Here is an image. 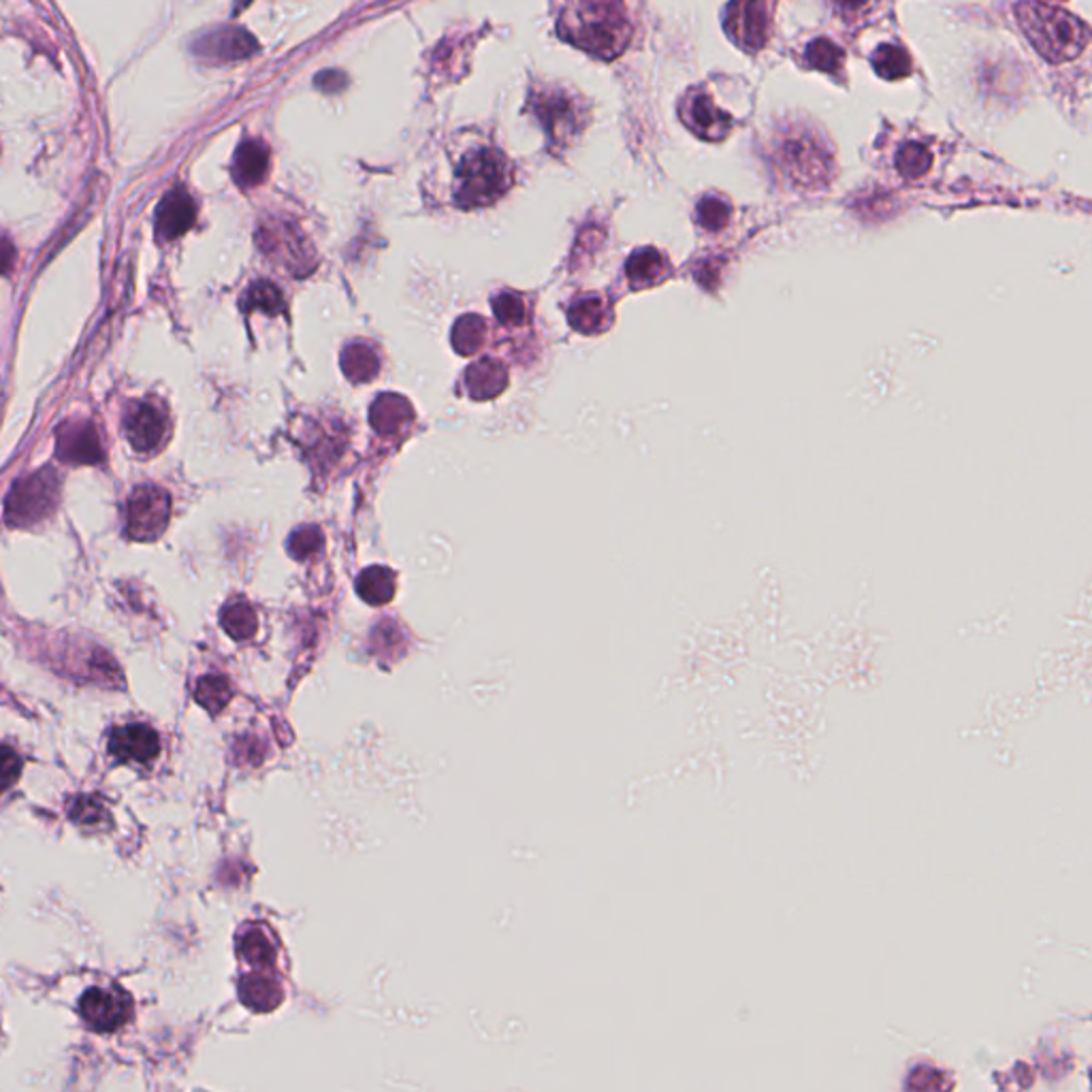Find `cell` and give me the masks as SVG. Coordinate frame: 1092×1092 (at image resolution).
I'll return each instance as SVG.
<instances>
[{
    "label": "cell",
    "instance_id": "obj_10",
    "mask_svg": "<svg viewBox=\"0 0 1092 1092\" xmlns=\"http://www.w3.org/2000/svg\"><path fill=\"white\" fill-rule=\"evenodd\" d=\"M532 107L555 144H566L581 131V112L564 90H534Z\"/></svg>",
    "mask_w": 1092,
    "mask_h": 1092
},
{
    "label": "cell",
    "instance_id": "obj_13",
    "mask_svg": "<svg viewBox=\"0 0 1092 1092\" xmlns=\"http://www.w3.org/2000/svg\"><path fill=\"white\" fill-rule=\"evenodd\" d=\"M110 750L120 762L150 765L161 754V741L150 725L131 723L112 735Z\"/></svg>",
    "mask_w": 1092,
    "mask_h": 1092
},
{
    "label": "cell",
    "instance_id": "obj_15",
    "mask_svg": "<svg viewBox=\"0 0 1092 1092\" xmlns=\"http://www.w3.org/2000/svg\"><path fill=\"white\" fill-rule=\"evenodd\" d=\"M197 220V203L184 188L167 192L156 209V235L163 241L182 237Z\"/></svg>",
    "mask_w": 1092,
    "mask_h": 1092
},
{
    "label": "cell",
    "instance_id": "obj_3",
    "mask_svg": "<svg viewBox=\"0 0 1092 1092\" xmlns=\"http://www.w3.org/2000/svg\"><path fill=\"white\" fill-rule=\"evenodd\" d=\"M1013 12L1030 46L1049 63L1058 65L1077 58L1090 41L1088 27L1062 7L1018 3Z\"/></svg>",
    "mask_w": 1092,
    "mask_h": 1092
},
{
    "label": "cell",
    "instance_id": "obj_17",
    "mask_svg": "<svg viewBox=\"0 0 1092 1092\" xmlns=\"http://www.w3.org/2000/svg\"><path fill=\"white\" fill-rule=\"evenodd\" d=\"M508 385V370L498 358H481L466 372V389L472 400H493Z\"/></svg>",
    "mask_w": 1092,
    "mask_h": 1092
},
{
    "label": "cell",
    "instance_id": "obj_5",
    "mask_svg": "<svg viewBox=\"0 0 1092 1092\" xmlns=\"http://www.w3.org/2000/svg\"><path fill=\"white\" fill-rule=\"evenodd\" d=\"M61 498V476L54 468H44L18 481L7 495L5 521L10 527H31L46 521Z\"/></svg>",
    "mask_w": 1092,
    "mask_h": 1092
},
{
    "label": "cell",
    "instance_id": "obj_12",
    "mask_svg": "<svg viewBox=\"0 0 1092 1092\" xmlns=\"http://www.w3.org/2000/svg\"><path fill=\"white\" fill-rule=\"evenodd\" d=\"M167 415L152 402H137L124 417V432L129 442L139 453L156 451L167 438Z\"/></svg>",
    "mask_w": 1092,
    "mask_h": 1092
},
{
    "label": "cell",
    "instance_id": "obj_26",
    "mask_svg": "<svg viewBox=\"0 0 1092 1092\" xmlns=\"http://www.w3.org/2000/svg\"><path fill=\"white\" fill-rule=\"evenodd\" d=\"M220 621H222V627L224 632L237 640V642H243V640H250L256 629H258V619H256V612L254 608L239 600V602H231L224 606L222 615H220Z\"/></svg>",
    "mask_w": 1092,
    "mask_h": 1092
},
{
    "label": "cell",
    "instance_id": "obj_22",
    "mask_svg": "<svg viewBox=\"0 0 1092 1092\" xmlns=\"http://www.w3.org/2000/svg\"><path fill=\"white\" fill-rule=\"evenodd\" d=\"M341 372L354 385L370 383L381 372V358L372 346L354 341L341 352Z\"/></svg>",
    "mask_w": 1092,
    "mask_h": 1092
},
{
    "label": "cell",
    "instance_id": "obj_2",
    "mask_svg": "<svg viewBox=\"0 0 1092 1092\" xmlns=\"http://www.w3.org/2000/svg\"><path fill=\"white\" fill-rule=\"evenodd\" d=\"M515 184L508 156L493 144L472 141L453 161V201L457 207H487L498 203Z\"/></svg>",
    "mask_w": 1092,
    "mask_h": 1092
},
{
    "label": "cell",
    "instance_id": "obj_23",
    "mask_svg": "<svg viewBox=\"0 0 1092 1092\" xmlns=\"http://www.w3.org/2000/svg\"><path fill=\"white\" fill-rule=\"evenodd\" d=\"M237 954L246 964L256 971H265L275 962V945L267 930L258 924L246 926L237 937Z\"/></svg>",
    "mask_w": 1092,
    "mask_h": 1092
},
{
    "label": "cell",
    "instance_id": "obj_19",
    "mask_svg": "<svg viewBox=\"0 0 1092 1092\" xmlns=\"http://www.w3.org/2000/svg\"><path fill=\"white\" fill-rule=\"evenodd\" d=\"M239 998L252 1011H273L282 1003L284 992L273 975L254 971L239 979Z\"/></svg>",
    "mask_w": 1092,
    "mask_h": 1092
},
{
    "label": "cell",
    "instance_id": "obj_27",
    "mask_svg": "<svg viewBox=\"0 0 1092 1092\" xmlns=\"http://www.w3.org/2000/svg\"><path fill=\"white\" fill-rule=\"evenodd\" d=\"M243 312H263L267 316H275L284 309V297L280 288L267 280H258L250 284L239 301Z\"/></svg>",
    "mask_w": 1092,
    "mask_h": 1092
},
{
    "label": "cell",
    "instance_id": "obj_36",
    "mask_svg": "<svg viewBox=\"0 0 1092 1092\" xmlns=\"http://www.w3.org/2000/svg\"><path fill=\"white\" fill-rule=\"evenodd\" d=\"M943 1075L930 1066H920L909 1077V1092H943Z\"/></svg>",
    "mask_w": 1092,
    "mask_h": 1092
},
{
    "label": "cell",
    "instance_id": "obj_4",
    "mask_svg": "<svg viewBox=\"0 0 1092 1092\" xmlns=\"http://www.w3.org/2000/svg\"><path fill=\"white\" fill-rule=\"evenodd\" d=\"M773 163L799 188H820L833 180L835 161L824 139L801 127H788L777 135L773 146Z\"/></svg>",
    "mask_w": 1092,
    "mask_h": 1092
},
{
    "label": "cell",
    "instance_id": "obj_11",
    "mask_svg": "<svg viewBox=\"0 0 1092 1092\" xmlns=\"http://www.w3.org/2000/svg\"><path fill=\"white\" fill-rule=\"evenodd\" d=\"M56 455L71 466H97L103 461V444L90 421H69L58 430Z\"/></svg>",
    "mask_w": 1092,
    "mask_h": 1092
},
{
    "label": "cell",
    "instance_id": "obj_33",
    "mask_svg": "<svg viewBox=\"0 0 1092 1092\" xmlns=\"http://www.w3.org/2000/svg\"><path fill=\"white\" fill-rule=\"evenodd\" d=\"M493 314L502 324H508V326H519L527 320L525 301L521 299V295L510 292V290H502L500 295L493 297Z\"/></svg>",
    "mask_w": 1092,
    "mask_h": 1092
},
{
    "label": "cell",
    "instance_id": "obj_8",
    "mask_svg": "<svg viewBox=\"0 0 1092 1092\" xmlns=\"http://www.w3.org/2000/svg\"><path fill=\"white\" fill-rule=\"evenodd\" d=\"M171 517V498L165 489L137 487L127 506V534L137 542H152L163 536Z\"/></svg>",
    "mask_w": 1092,
    "mask_h": 1092
},
{
    "label": "cell",
    "instance_id": "obj_1",
    "mask_svg": "<svg viewBox=\"0 0 1092 1092\" xmlns=\"http://www.w3.org/2000/svg\"><path fill=\"white\" fill-rule=\"evenodd\" d=\"M557 31L561 39L600 61H615L632 41L625 10L615 3H570L557 20Z\"/></svg>",
    "mask_w": 1092,
    "mask_h": 1092
},
{
    "label": "cell",
    "instance_id": "obj_32",
    "mask_svg": "<svg viewBox=\"0 0 1092 1092\" xmlns=\"http://www.w3.org/2000/svg\"><path fill=\"white\" fill-rule=\"evenodd\" d=\"M695 216H698V222H700L702 229H706V231H721V229L727 226V222H730L733 209L723 199L710 195V197H704L698 203Z\"/></svg>",
    "mask_w": 1092,
    "mask_h": 1092
},
{
    "label": "cell",
    "instance_id": "obj_24",
    "mask_svg": "<svg viewBox=\"0 0 1092 1092\" xmlns=\"http://www.w3.org/2000/svg\"><path fill=\"white\" fill-rule=\"evenodd\" d=\"M396 587H398L396 572L385 566H372L368 570H363L360 576L356 578V593L360 595L363 602H368L370 606L389 604L396 595Z\"/></svg>",
    "mask_w": 1092,
    "mask_h": 1092
},
{
    "label": "cell",
    "instance_id": "obj_14",
    "mask_svg": "<svg viewBox=\"0 0 1092 1092\" xmlns=\"http://www.w3.org/2000/svg\"><path fill=\"white\" fill-rule=\"evenodd\" d=\"M197 56L209 58V61H241L252 56L258 50V44L250 33L235 27L216 29L207 35H203L192 46Z\"/></svg>",
    "mask_w": 1092,
    "mask_h": 1092
},
{
    "label": "cell",
    "instance_id": "obj_7",
    "mask_svg": "<svg viewBox=\"0 0 1092 1092\" xmlns=\"http://www.w3.org/2000/svg\"><path fill=\"white\" fill-rule=\"evenodd\" d=\"M723 31L743 52L756 54L771 39L773 7L769 3H752V0L730 3L723 14Z\"/></svg>",
    "mask_w": 1092,
    "mask_h": 1092
},
{
    "label": "cell",
    "instance_id": "obj_34",
    "mask_svg": "<svg viewBox=\"0 0 1092 1092\" xmlns=\"http://www.w3.org/2000/svg\"><path fill=\"white\" fill-rule=\"evenodd\" d=\"M322 544V536H320V530L307 525V527H301L297 530L292 536H290V542H288V549L290 553L297 557V559H307L309 555H314Z\"/></svg>",
    "mask_w": 1092,
    "mask_h": 1092
},
{
    "label": "cell",
    "instance_id": "obj_28",
    "mask_svg": "<svg viewBox=\"0 0 1092 1092\" xmlns=\"http://www.w3.org/2000/svg\"><path fill=\"white\" fill-rule=\"evenodd\" d=\"M873 69L879 78L888 80V82H896V80H903L911 73V56L898 48V46H890V44H884L879 46L875 52H873Z\"/></svg>",
    "mask_w": 1092,
    "mask_h": 1092
},
{
    "label": "cell",
    "instance_id": "obj_29",
    "mask_svg": "<svg viewBox=\"0 0 1092 1092\" xmlns=\"http://www.w3.org/2000/svg\"><path fill=\"white\" fill-rule=\"evenodd\" d=\"M805 58H807V63H809L813 69H818V71H822V73H828V75H835V78H837V75L843 71V67H845V54H843V50H841L837 44H833L830 39H824V37L813 39V41L807 46Z\"/></svg>",
    "mask_w": 1092,
    "mask_h": 1092
},
{
    "label": "cell",
    "instance_id": "obj_21",
    "mask_svg": "<svg viewBox=\"0 0 1092 1092\" xmlns=\"http://www.w3.org/2000/svg\"><path fill=\"white\" fill-rule=\"evenodd\" d=\"M625 273L634 288H644L661 282L670 273V265L659 250L640 248L627 258Z\"/></svg>",
    "mask_w": 1092,
    "mask_h": 1092
},
{
    "label": "cell",
    "instance_id": "obj_30",
    "mask_svg": "<svg viewBox=\"0 0 1092 1092\" xmlns=\"http://www.w3.org/2000/svg\"><path fill=\"white\" fill-rule=\"evenodd\" d=\"M233 691H231V683L224 678V676H218V674H209V676H203L199 683H197V691H195V698L197 702L207 708L209 712H220L229 700H231Z\"/></svg>",
    "mask_w": 1092,
    "mask_h": 1092
},
{
    "label": "cell",
    "instance_id": "obj_25",
    "mask_svg": "<svg viewBox=\"0 0 1092 1092\" xmlns=\"http://www.w3.org/2000/svg\"><path fill=\"white\" fill-rule=\"evenodd\" d=\"M451 341H453V348L459 354H464V356L476 354L485 346V341H487V322H485V318H481L478 314L461 316L453 324Z\"/></svg>",
    "mask_w": 1092,
    "mask_h": 1092
},
{
    "label": "cell",
    "instance_id": "obj_31",
    "mask_svg": "<svg viewBox=\"0 0 1092 1092\" xmlns=\"http://www.w3.org/2000/svg\"><path fill=\"white\" fill-rule=\"evenodd\" d=\"M933 167V154L926 146L909 141L896 154V169L909 180L922 178Z\"/></svg>",
    "mask_w": 1092,
    "mask_h": 1092
},
{
    "label": "cell",
    "instance_id": "obj_9",
    "mask_svg": "<svg viewBox=\"0 0 1092 1092\" xmlns=\"http://www.w3.org/2000/svg\"><path fill=\"white\" fill-rule=\"evenodd\" d=\"M685 127L704 141H721L733 131V116L715 105V101L700 88L685 95L678 107Z\"/></svg>",
    "mask_w": 1092,
    "mask_h": 1092
},
{
    "label": "cell",
    "instance_id": "obj_37",
    "mask_svg": "<svg viewBox=\"0 0 1092 1092\" xmlns=\"http://www.w3.org/2000/svg\"><path fill=\"white\" fill-rule=\"evenodd\" d=\"M16 263V246L0 235V275H7Z\"/></svg>",
    "mask_w": 1092,
    "mask_h": 1092
},
{
    "label": "cell",
    "instance_id": "obj_35",
    "mask_svg": "<svg viewBox=\"0 0 1092 1092\" xmlns=\"http://www.w3.org/2000/svg\"><path fill=\"white\" fill-rule=\"evenodd\" d=\"M20 771H22L20 756L12 747L0 745V794L7 792L18 782Z\"/></svg>",
    "mask_w": 1092,
    "mask_h": 1092
},
{
    "label": "cell",
    "instance_id": "obj_16",
    "mask_svg": "<svg viewBox=\"0 0 1092 1092\" xmlns=\"http://www.w3.org/2000/svg\"><path fill=\"white\" fill-rule=\"evenodd\" d=\"M233 180L241 188H256L269 171V148L261 139H246L233 158Z\"/></svg>",
    "mask_w": 1092,
    "mask_h": 1092
},
{
    "label": "cell",
    "instance_id": "obj_18",
    "mask_svg": "<svg viewBox=\"0 0 1092 1092\" xmlns=\"http://www.w3.org/2000/svg\"><path fill=\"white\" fill-rule=\"evenodd\" d=\"M415 421L410 402L398 393L381 396L370 410V423L381 436H393Z\"/></svg>",
    "mask_w": 1092,
    "mask_h": 1092
},
{
    "label": "cell",
    "instance_id": "obj_20",
    "mask_svg": "<svg viewBox=\"0 0 1092 1092\" xmlns=\"http://www.w3.org/2000/svg\"><path fill=\"white\" fill-rule=\"evenodd\" d=\"M568 320H570L572 329H576L578 333L595 335L610 326L612 309L608 307V303L602 297L589 295V297H581L578 301L572 303V307L568 309Z\"/></svg>",
    "mask_w": 1092,
    "mask_h": 1092
},
{
    "label": "cell",
    "instance_id": "obj_6",
    "mask_svg": "<svg viewBox=\"0 0 1092 1092\" xmlns=\"http://www.w3.org/2000/svg\"><path fill=\"white\" fill-rule=\"evenodd\" d=\"M84 1024L101 1035L124 1028L135 1015V1001L127 988L116 981L90 986L78 1003Z\"/></svg>",
    "mask_w": 1092,
    "mask_h": 1092
}]
</instances>
